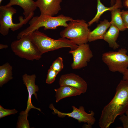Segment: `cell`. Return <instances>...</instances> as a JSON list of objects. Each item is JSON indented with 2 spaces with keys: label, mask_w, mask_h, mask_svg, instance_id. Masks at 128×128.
Here are the masks:
<instances>
[{
  "label": "cell",
  "mask_w": 128,
  "mask_h": 128,
  "mask_svg": "<svg viewBox=\"0 0 128 128\" xmlns=\"http://www.w3.org/2000/svg\"><path fill=\"white\" fill-rule=\"evenodd\" d=\"M128 109V80H122L117 85L114 95L102 109L98 123L101 128H109L116 117Z\"/></svg>",
  "instance_id": "obj_1"
},
{
  "label": "cell",
  "mask_w": 128,
  "mask_h": 128,
  "mask_svg": "<svg viewBox=\"0 0 128 128\" xmlns=\"http://www.w3.org/2000/svg\"><path fill=\"white\" fill-rule=\"evenodd\" d=\"M73 20L72 18L62 14L56 17L41 14L39 16L33 17L29 21V26L18 34L17 39L42 27L45 30L55 29L59 26L65 27L68 25L67 22Z\"/></svg>",
  "instance_id": "obj_2"
},
{
  "label": "cell",
  "mask_w": 128,
  "mask_h": 128,
  "mask_svg": "<svg viewBox=\"0 0 128 128\" xmlns=\"http://www.w3.org/2000/svg\"><path fill=\"white\" fill-rule=\"evenodd\" d=\"M28 34L32 41L42 54L62 48H70L71 50H73L78 46L66 38L61 37L57 39H53L38 30Z\"/></svg>",
  "instance_id": "obj_3"
},
{
  "label": "cell",
  "mask_w": 128,
  "mask_h": 128,
  "mask_svg": "<svg viewBox=\"0 0 128 128\" xmlns=\"http://www.w3.org/2000/svg\"><path fill=\"white\" fill-rule=\"evenodd\" d=\"M88 26L83 20H73L60 32V35L61 37L69 39L78 46L87 44L90 31Z\"/></svg>",
  "instance_id": "obj_4"
},
{
  "label": "cell",
  "mask_w": 128,
  "mask_h": 128,
  "mask_svg": "<svg viewBox=\"0 0 128 128\" xmlns=\"http://www.w3.org/2000/svg\"><path fill=\"white\" fill-rule=\"evenodd\" d=\"M16 12V10L12 6H0V32L3 36L7 35L10 29L13 32L18 30L29 21L34 15V13L24 18L22 16H19V22L14 23L13 21V16Z\"/></svg>",
  "instance_id": "obj_5"
},
{
  "label": "cell",
  "mask_w": 128,
  "mask_h": 128,
  "mask_svg": "<svg viewBox=\"0 0 128 128\" xmlns=\"http://www.w3.org/2000/svg\"><path fill=\"white\" fill-rule=\"evenodd\" d=\"M11 47L16 55L27 60H38L42 57V54L32 41L29 34L24 35L13 41Z\"/></svg>",
  "instance_id": "obj_6"
},
{
  "label": "cell",
  "mask_w": 128,
  "mask_h": 128,
  "mask_svg": "<svg viewBox=\"0 0 128 128\" xmlns=\"http://www.w3.org/2000/svg\"><path fill=\"white\" fill-rule=\"evenodd\" d=\"M127 50L121 48L117 51H110L103 54V61L111 72L123 74L128 68V55Z\"/></svg>",
  "instance_id": "obj_7"
},
{
  "label": "cell",
  "mask_w": 128,
  "mask_h": 128,
  "mask_svg": "<svg viewBox=\"0 0 128 128\" xmlns=\"http://www.w3.org/2000/svg\"><path fill=\"white\" fill-rule=\"evenodd\" d=\"M69 52L73 56V62L71 66L74 69H81L87 66L93 56L89 46L87 43L79 45L76 49L71 50Z\"/></svg>",
  "instance_id": "obj_8"
},
{
  "label": "cell",
  "mask_w": 128,
  "mask_h": 128,
  "mask_svg": "<svg viewBox=\"0 0 128 128\" xmlns=\"http://www.w3.org/2000/svg\"><path fill=\"white\" fill-rule=\"evenodd\" d=\"M73 111L69 113L62 112L56 109L52 104H50L49 107L53 110L54 112L57 114L58 116L60 118H63L67 116L71 117L78 120L79 122H84L92 125L96 122V120L94 117L95 113L92 111H91L90 113L85 112L84 107L81 106L78 108L74 106H72Z\"/></svg>",
  "instance_id": "obj_9"
},
{
  "label": "cell",
  "mask_w": 128,
  "mask_h": 128,
  "mask_svg": "<svg viewBox=\"0 0 128 128\" xmlns=\"http://www.w3.org/2000/svg\"><path fill=\"white\" fill-rule=\"evenodd\" d=\"M60 86H69L75 88L81 91L82 94L85 93L87 88L86 81L79 75L74 73L62 75L59 81Z\"/></svg>",
  "instance_id": "obj_10"
},
{
  "label": "cell",
  "mask_w": 128,
  "mask_h": 128,
  "mask_svg": "<svg viewBox=\"0 0 128 128\" xmlns=\"http://www.w3.org/2000/svg\"><path fill=\"white\" fill-rule=\"evenodd\" d=\"M62 1V0H37L35 2L41 14L54 16L61 10L60 4Z\"/></svg>",
  "instance_id": "obj_11"
},
{
  "label": "cell",
  "mask_w": 128,
  "mask_h": 128,
  "mask_svg": "<svg viewBox=\"0 0 128 128\" xmlns=\"http://www.w3.org/2000/svg\"><path fill=\"white\" fill-rule=\"evenodd\" d=\"M36 77L35 74L29 75L26 73L25 74L22 76L24 84L27 88L28 93L27 105L25 110L28 112L32 108L36 109L41 111L40 109L34 107L32 104L31 102V98L32 95H34L36 98L37 99L36 92L38 91L39 89L38 86L35 84Z\"/></svg>",
  "instance_id": "obj_12"
},
{
  "label": "cell",
  "mask_w": 128,
  "mask_h": 128,
  "mask_svg": "<svg viewBox=\"0 0 128 128\" xmlns=\"http://www.w3.org/2000/svg\"><path fill=\"white\" fill-rule=\"evenodd\" d=\"M14 5H18L23 9L24 18H27L31 14L34 13L37 8L36 2L33 0H10L5 5L9 7Z\"/></svg>",
  "instance_id": "obj_13"
},
{
  "label": "cell",
  "mask_w": 128,
  "mask_h": 128,
  "mask_svg": "<svg viewBox=\"0 0 128 128\" xmlns=\"http://www.w3.org/2000/svg\"><path fill=\"white\" fill-rule=\"evenodd\" d=\"M111 25L110 22L107 20L105 19L101 22L95 29L89 32L88 41L91 42L98 40L103 39L107 29Z\"/></svg>",
  "instance_id": "obj_14"
},
{
  "label": "cell",
  "mask_w": 128,
  "mask_h": 128,
  "mask_svg": "<svg viewBox=\"0 0 128 128\" xmlns=\"http://www.w3.org/2000/svg\"><path fill=\"white\" fill-rule=\"evenodd\" d=\"M56 92V102H58L61 100L68 97L79 96L82 94L78 89L69 86H60L54 90Z\"/></svg>",
  "instance_id": "obj_15"
},
{
  "label": "cell",
  "mask_w": 128,
  "mask_h": 128,
  "mask_svg": "<svg viewBox=\"0 0 128 128\" xmlns=\"http://www.w3.org/2000/svg\"><path fill=\"white\" fill-rule=\"evenodd\" d=\"M97 13L93 18L88 23L89 26H90L94 23L97 22L101 15L105 12L109 10L112 11L117 8L122 7V3L121 0H116L115 3L112 6L108 7L105 6L101 2L100 0H97Z\"/></svg>",
  "instance_id": "obj_16"
},
{
  "label": "cell",
  "mask_w": 128,
  "mask_h": 128,
  "mask_svg": "<svg viewBox=\"0 0 128 128\" xmlns=\"http://www.w3.org/2000/svg\"><path fill=\"white\" fill-rule=\"evenodd\" d=\"M119 32V30L117 27L111 25L104 37L103 40L108 43L110 47L114 50L118 48L120 46L116 42Z\"/></svg>",
  "instance_id": "obj_17"
},
{
  "label": "cell",
  "mask_w": 128,
  "mask_h": 128,
  "mask_svg": "<svg viewBox=\"0 0 128 128\" xmlns=\"http://www.w3.org/2000/svg\"><path fill=\"white\" fill-rule=\"evenodd\" d=\"M12 69V66L8 62L0 66V86L1 87L13 78Z\"/></svg>",
  "instance_id": "obj_18"
},
{
  "label": "cell",
  "mask_w": 128,
  "mask_h": 128,
  "mask_svg": "<svg viewBox=\"0 0 128 128\" xmlns=\"http://www.w3.org/2000/svg\"><path fill=\"white\" fill-rule=\"evenodd\" d=\"M111 19L110 23L111 25L117 27L119 31H123L127 28L123 23L121 14V11L117 8L111 11Z\"/></svg>",
  "instance_id": "obj_19"
},
{
  "label": "cell",
  "mask_w": 128,
  "mask_h": 128,
  "mask_svg": "<svg viewBox=\"0 0 128 128\" xmlns=\"http://www.w3.org/2000/svg\"><path fill=\"white\" fill-rule=\"evenodd\" d=\"M28 112L25 110L20 112L17 123V128H30L29 122L27 119Z\"/></svg>",
  "instance_id": "obj_20"
},
{
  "label": "cell",
  "mask_w": 128,
  "mask_h": 128,
  "mask_svg": "<svg viewBox=\"0 0 128 128\" xmlns=\"http://www.w3.org/2000/svg\"><path fill=\"white\" fill-rule=\"evenodd\" d=\"M64 66L63 59L59 57L53 62L50 68L59 73L63 69Z\"/></svg>",
  "instance_id": "obj_21"
},
{
  "label": "cell",
  "mask_w": 128,
  "mask_h": 128,
  "mask_svg": "<svg viewBox=\"0 0 128 128\" xmlns=\"http://www.w3.org/2000/svg\"><path fill=\"white\" fill-rule=\"evenodd\" d=\"M59 73L50 68L48 71L46 83L48 84L53 83L55 81L56 77Z\"/></svg>",
  "instance_id": "obj_22"
},
{
  "label": "cell",
  "mask_w": 128,
  "mask_h": 128,
  "mask_svg": "<svg viewBox=\"0 0 128 128\" xmlns=\"http://www.w3.org/2000/svg\"><path fill=\"white\" fill-rule=\"evenodd\" d=\"M18 111L15 109L12 110L7 109H4L0 105V118L12 114L17 113Z\"/></svg>",
  "instance_id": "obj_23"
},
{
  "label": "cell",
  "mask_w": 128,
  "mask_h": 128,
  "mask_svg": "<svg viewBox=\"0 0 128 128\" xmlns=\"http://www.w3.org/2000/svg\"><path fill=\"white\" fill-rule=\"evenodd\" d=\"M121 14L124 24L126 27L128 26V11L123 10Z\"/></svg>",
  "instance_id": "obj_24"
},
{
  "label": "cell",
  "mask_w": 128,
  "mask_h": 128,
  "mask_svg": "<svg viewBox=\"0 0 128 128\" xmlns=\"http://www.w3.org/2000/svg\"><path fill=\"white\" fill-rule=\"evenodd\" d=\"M119 119L122 123L123 128H128V116L123 114L121 115Z\"/></svg>",
  "instance_id": "obj_25"
},
{
  "label": "cell",
  "mask_w": 128,
  "mask_h": 128,
  "mask_svg": "<svg viewBox=\"0 0 128 128\" xmlns=\"http://www.w3.org/2000/svg\"><path fill=\"white\" fill-rule=\"evenodd\" d=\"M123 74V80H128V68Z\"/></svg>",
  "instance_id": "obj_26"
},
{
  "label": "cell",
  "mask_w": 128,
  "mask_h": 128,
  "mask_svg": "<svg viewBox=\"0 0 128 128\" xmlns=\"http://www.w3.org/2000/svg\"><path fill=\"white\" fill-rule=\"evenodd\" d=\"M8 46L7 45H4L0 44V49H6L8 48Z\"/></svg>",
  "instance_id": "obj_27"
},
{
  "label": "cell",
  "mask_w": 128,
  "mask_h": 128,
  "mask_svg": "<svg viewBox=\"0 0 128 128\" xmlns=\"http://www.w3.org/2000/svg\"><path fill=\"white\" fill-rule=\"evenodd\" d=\"M124 4L126 7L128 8V0H125Z\"/></svg>",
  "instance_id": "obj_28"
},
{
  "label": "cell",
  "mask_w": 128,
  "mask_h": 128,
  "mask_svg": "<svg viewBox=\"0 0 128 128\" xmlns=\"http://www.w3.org/2000/svg\"><path fill=\"white\" fill-rule=\"evenodd\" d=\"M111 5L112 6L114 4L115 0H110Z\"/></svg>",
  "instance_id": "obj_29"
},
{
  "label": "cell",
  "mask_w": 128,
  "mask_h": 128,
  "mask_svg": "<svg viewBox=\"0 0 128 128\" xmlns=\"http://www.w3.org/2000/svg\"><path fill=\"white\" fill-rule=\"evenodd\" d=\"M125 113L126 115L128 116V109L126 111Z\"/></svg>",
  "instance_id": "obj_30"
},
{
  "label": "cell",
  "mask_w": 128,
  "mask_h": 128,
  "mask_svg": "<svg viewBox=\"0 0 128 128\" xmlns=\"http://www.w3.org/2000/svg\"><path fill=\"white\" fill-rule=\"evenodd\" d=\"M3 0H0V4H1Z\"/></svg>",
  "instance_id": "obj_31"
},
{
  "label": "cell",
  "mask_w": 128,
  "mask_h": 128,
  "mask_svg": "<svg viewBox=\"0 0 128 128\" xmlns=\"http://www.w3.org/2000/svg\"><path fill=\"white\" fill-rule=\"evenodd\" d=\"M126 28H127V29H128V26L127 27H126Z\"/></svg>",
  "instance_id": "obj_32"
}]
</instances>
